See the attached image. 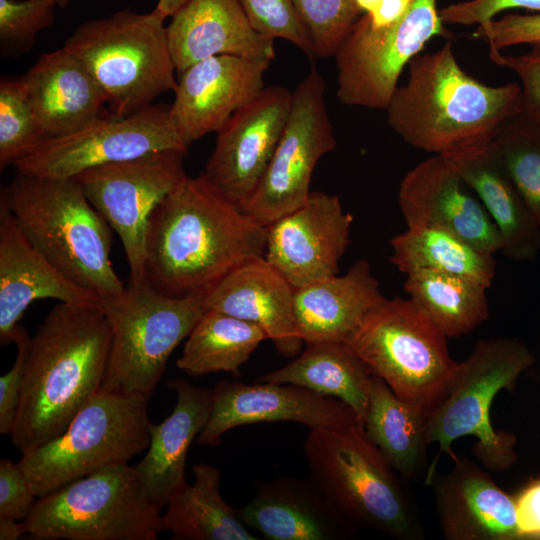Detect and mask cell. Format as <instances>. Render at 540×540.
I'll return each mask as SVG.
<instances>
[{"label": "cell", "mask_w": 540, "mask_h": 540, "mask_svg": "<svg viewBox=\"0 0 540 540\" xmlns=\"http://www.w3.org/2000/svg\"><path fill=\"white\" fill-rule=\"evenodd\" d=\"M266 237L267 227L202 173L186 176L151 214L144 278L167 296L207 294L242 262L264 256Z\"/></svg>", "instance_id": "obj_1"}, {"label": "cell", "mask_w": 540, "mask_h": 540, "mask_svg": "<svg viewBox=\"0 0 540 540\" xmlns=\"http://www.w3.org/2000/svg\"><path fill=\"white\" fill-rule=\"evenodd\" d=\"M112 341L96 304L59 302L30 338L10 436L21 453L55 439L101 388Z\"/></svg>", "instance_id": "obj_2"}, {"label": "cell", "mask_w": 540, "mask_h": 540, "mask_svg": "<svg viewBox=\"0 0 540 540\" xmlns=\"http://www.w3.org/2000/svg\"><path fill=\"white\" fill-rule=\"evenodd\" d=\"M386 109L388 125L407 144L434 154L492 138L507 120L523 113L521 86L486 85L459 65L450 40L408 64Z\"/></svg>", "instance_id": "obj_3"}, {"label": "cell", "mask_w": 540, "mask_h": 540, "mask_svg": "<svg viewBox=\"0 0 540 540\" xmlns=\"http://www.w3.org/2000/svg\"><path fill=\"white\" fill-rule=\"evenodd\" d=\"M0 200L32 245L72 282L100 298L125 288L111 263L112 228L76 178L17 172Z\"/></svg>", "instance_id": "obj_4"}, {"label": "cell", "mask_w": 540, "mask_h": 540, "mask_svg": "<svg viewBox=\"0 0 540 540\" xmlns=\"http://www.w3.org/2000/svg\"><path fill=\"white\" fill-rule=\"evenodd\" d=\"M303 452L310 479L355 526L398 540L424 539L422 519L407 481L361 423L310 429Z\"/></svg>", "instance_id": "obj_5"}, {"label": "cell", "mask_w": 540, "mask_h": 540, "mask_svg": "<svg viewBox=\"0 0 540 540\" xmlns=\"http://www.w3.org/2000/svg\"><path fill=\"white\" fill-rule=\"evenodd\" d=\"M534 363L528 346L516 338L480 340L459 362L447 394L427 417L429 444L439 446L425 477L427 485L435 475L439 455L445 453L455 462L458 457L452 445L465 436L476 437L472 453L488 471L502 472L516 463V437L493 428L490 409L496 395L501 390L512 391Z\"/></svg>", "instance_id": "obj_6"}, {"label": "cell", "mask_w": 540, "mask_h": 540, "mask_svg": "<svg viewBox=\"0 0 540 540\" xmlns=\"http://www.w3.org/2000/svg\"><path fill=\"white\" fill-rule=\"evenodd\" d=\"M165 19L157 9H123L82 23L66 39L63 47L89 70L112 114H133L176 89Z\"/></svg>", "instance_id": "obj_7"}, {"label": "cell", "mask_w": 540, "mask_h": 540, "mask_svg": "<svg viewBox=\"0 0 540 540\" xmlns=\"http://www.w3.org/2000/svg\"><path fill=\"white\" fill-rule=\"evenodd\" d=\"M447 337L410 298H385L344 342L400 399L427 417L447 394L459 362Z\"/></svg>", "instance_id": "obj_8"}, {"label": "cell", "mask_w": 540, "mask_h": 540, "mask_svg": "<svg viewBox=\"0 0 540 540\" xmlns=\"http://www.w3.org/2000/svg\"><path fill=\"white\" fill-rule=\"evenodd\" d=\"M205 296H167L143 280L101 298L112 341L100 391L150 399L170 356L206 310Z\"/></svg>", "instance_id": "obj_9"}, {"label": "cell", "mask_w": 540, "mask_h": 540, "mask_svg": "<svg viewBox=\"0 0 540 540\" xmlns=\"http://www.w3.org/2000/svg\"><path fill=\"white\" fill-rule=\"evenodd\" d=\"M161 509L135 466H105L37 498L23 521L37 540H156Z\"/></svg>", "instance_id": "obj_10"}, {"label": "cell", "mask_w": 540, "mask_h": 540, "mask_svg": "<svg viewBox=\"0 0 540 540\" xmlns=\"http://www.w3.org/2000/svg\"><path fill=\"white\" fill-rule=\"evenodd\" d=\"M148 401L141 394L99 391L61 435L23 452L17 464L36 498L147 449Z\"/></svg>", "instance_id": "obj_11"}, {"label": "cell", "mask_w": 540, "mask_h": 540, "mask_svg": "<svg viewBox=\"0 0 540 540\" xmlns=\"http://www.w3.org/2000/svg\"><path fill=\"white\" fill-rule=\"evenodd\" d=\"M435 36L450 38L436 0H412L391 25L376 28L358 19L335 54L337 97L345 105L386 110L409 62Z\"/></svg>", "instance_id": "obj_12"}, {"label": "cell", "mask_w": 540, "mask_h": 540, "mask_svg": "<svg viewBox=\"0 0 540 540\" xmlns=\"http://www.w3.org/2000/svg\"><path fill=\"white\" fill-rule=\"evenodd\" d=\"M325 91L324 78L313 65L292 92L282 136L259 184L242 207L263 226L306 202L318 161L336 148Z\"/></svg>", "instance_id": "obj_13"}, {"label": "cell", "mask_w": 540, "mask_h": 540, "mask_svg": "<svg viewBox=\"0 0 540 540\" xmlns=\"http://www.w3.org/2000/svg\"><path fill=\"white\" fill-rule=\"evenodd\" d=\"M187 152L165 150L90 168L76 177L87 198L118 234L131 282L144 278L149 219L156 206L187 176Z\"/></svg>", "instance_id": "obj_14"}, {"label": "cell", "mask_w": 540, "mask_h": 540, "mask_svg": "<svg viewBox=\"0 0 540 540\" xmlns=\"http://www.w3.org/2000/svg\"><path fill=\"white\" fill-rule=\"evenodd\" d=\"M169 108L152 104L127 116H103L74 133L46 138L14 166L21 173L74 178L93 167L154 152H187L172 124Z\"/></svg>", "instance_id": "obj_15"}, {"label": "cell", "mask_w": 540, "mask_h": 540, "mask_svg": "<svg viewBox=\"0 0 540 540\" xmlns=\"http://www.w3.org/2000/svg\"><path fill=\"white\" fill-rule=\"evenodd\" d=\"M292 92L264 87L216 132L204 177L241 209L259 184L285 128Z\"/></svg>", "instance_id": "obj_16"}, {"label": "cell", "mask_w": 540, "mask_h": 540, "mask_svg": "<svg viewBox=\"0 0 540 540\" xmlns=\"http://www.w3.org/2000/svg\"><path fill=\"white\" fill-rule=\"evenodd\" d=\"M352 222L338 196L311 192L303 205L267 226L264 258L293 288L337 275Z\"/></svg>", "instance_id": "obj_17"}, {"label": "cell", "mask_w": 540, "mask_h": 540, "mask_svg": "<svg viewBox=\"0 0 540 540\" xmlns=\"http://www.w3.org/2000/svg\"><path fill=\"white\" fill-rule=\"evenodd\" d=\"M280 421L300 423L309 429L359 422L353 409L343 401L301 386L221 381L213 388L211 414L196 441L217 446L232 428Z\"/></svg>", "instance_id": "obj_18"}, {"label": "cell", "mask_w": 540, "mask_h": 540, "mask_svg": "<svg viewBox=\"0 0 540 540\" xmlns=\"http://www.w3.org/2000/svg\"><path fill=\"white\" fill-rule=\"evenodd\" d=\"M270 63L218 55L180 73L169 115L183 144L189 148L203 136L217 132L236 110L258 95L265 87Z\"/></svg>", "instance_id": "obj_19"}, {"label": "cell", "mask_w": 540, "mask_h": 540, "mask_svg": "<svg viewBox=\"0 0 540 540\" xmlns=\"http://www.w3.org/2000/svg\"><path fill=\"white\" fill-rule=\"evenodd\" d=\"M468 188L445 156L434 154L420 162L399 186L398 203L407 227L443 228L481 251H500L492 218Z\"/></svg>", "instance_id": "obj_20"}, {"label": "cell", "mask_w": 540, "mask_h": 540, "mask_svg": "<svg viewBox=\"0 0 540 540\" xmlns=\"http://www.w3.org/2000/svg\"><path fill=\"white\" fill-rule=\"evenodd\" d=\"M429 485L446 540H521L514 496L474 461L458 457L449 472L435 474Z\"/></svg>", "instance_id": "obj_21"}, {"label": "cell", "mask_w": 540, "mask_h": 540, "mask_svg": "<svg viewBox=\"0 0 540 540\" xmlns=\"http://www.w3.org/2000/svg\"><path fill=\"white\" fill-rule=\"evenodd\" d=\"M96 304L101 298L72 282L27 239L0 200V343L12 335L28 306L38 299Z\"/></svg>", "instance_id": "obj_22"}, {"label": "cell", "mask_w": 540, "mask_h": 540, "mask_svg": "<svg viewBox=\"0 0 540 540\" xmlns=\"http://www.w3.org/2000/svg\"><path fill=\"white\" fill-rule=\"evenodd\" d=\"M492 138L441 155L453 165L492 218L503 255L515 261L534 260L540 253V224L512 181Z\"/></svg>", "instance_id": "obj_23"}, {"label": "cell", "mask_w": 540, "mask_h": 540, "mask_svg": "<svg viewBox=\"0 0 540 540\" xmlns=\"http://www.w3.org/2000/svg\"><path fill=\"white\" fill-rule=\"evenodd\" d=\"M237 513L248 528L269 540H340L355 534V525L310 478L284 476L260 482Z\"/></svg>", "instance_id": "obj_24"}, {"label": "cell", "mask_w": 540, "mask_h": 540, "mask_svg": "<svg viewBox=\"0 0 540 540\" xmlns=\"http://www.w3.org/2000/svg\"><path fill=\"white\" fill-rule=\"evenodd\" d=\"M166 26L176 72L218 55L275 58L274 39L252 26L238 0H188Z\"/></svg>", "instance_id": "obj_25"}, {"label": "cell", "mask_w": 540, "mask_h": 540, "mask_svg": "<svg viewBox=\"0 0 540 540\" xmlns=\"http://www.w3.org/2000/svg\"><path fill=\"white\" fill-rule=\"evenodd\" d=\"M205 308L259 326L276 349L296 356L304 343L294 317V288L264 256L253 257L229 272L205 296Z\"/></svg>", "instance_id": "obj_26"}, {"label": "cell", "mask_w": 540, "mask_h": 540, "mask_svg": "<svg viewBox=\"0 0 540 540\" xmlns=\"http://www.w3.org/2000/svg\"><path fill=\"white\" fill-rule=\"evenodd\" d=\"M21 79L46 138L74 133L105 116L102 89L64 47L41 54Z\"/></svg>", "instance_id": "obj_27"}, {"label": "cell", "mask_w": 540, "mask_h": 540, "mask_svg": "<svg viewBox=\"0 0 540 540\" xmlns=\"http://www.w3.org/2000/svg\"><path fill=\"white\" fill-rule=\"evenodd\" d=\"M167 386L176 392V406L164 421L151 423L148 451L135 465L149 499L160 509L188 485L187 453L205 427L213 404V389L183 379H169Z\"/></svg>", "instance_id": "obj_28"}, {"label": "cell", "mask_w": 540, "mask_h": 540, "mask_svg": "<svg viewBox=\"0 0 540 540\" xmlns=\"http://www.w3.org/2000/svg\"><path fill=\"white\" fill-rule=\"evenodd\" d=\"M385 297L368 261H356L341 276L294 288V317L305 344L345 342Z\"/></svg>", "instance_id": "obj_29"}, {"label": "cell", "mask_w": 540, "mask_h": 540, "mask_svg": "<svg viewBox=\"0 0 540 540\" xmlns=\"http://www.w3.org/2000/svg\"><path fill=\"white\" fill-rule=\"evenodd\" d=\"M256 381L293 384L346 403L363 424L373 373L343 342H314Z\"/></svg>", "instance_id": "obj_30"}, {"label": "cell", "mask_w": 540, "mask_h": 540, "mask_svg": "<svg viewBox=\"0 0 540 540\" xmlns=\"http://www.w3.org/2000/svg\"><path fill=\"white\" fill-rule=\"evenodd\" d=\"M363 427L396 472L406 481L427 474V416L400 399L373 374Z\"/></svg>", "instance_id": "obj_31"}, {"label": "cell", "mask_w": 540, "mask_h": 540, "mask_svg": "<svg viewBox=\"0 0 540 540\" xmlns=\"http://www.w3.org/2000/svg\"><path fill=\"white\" fill-rule=\"evenodd\" d=\"M194 482L175 494L162 515L163 531L175 540H257L237 509L222 498L220 471L207 463L192 466Z\"/></svg>", "instance_id": "obj_32"}, {"label": "cell", "mask_w": 540, "mask_h": 540, "mask_svg": "<svg viewBox=\"0 0 540 540\" xmlns=\"http://www.w3.org/2000/svg\"><path fill=\"white\" fill-rule=\"evenodd\" d=\"M390 262L409 274L434 271L460 275L489 287L495 277L493 254L481 251L458 235L439 227H407L391 241Z\"/></svg>", "instance_id": "obj_33"}, {"label": "cell", "mask_w": 540, "mask_h": 540, "mask_svg": "<svg viewBox=\"0 0 540 540\" xmlns=\"http://www.w3.org/2000/svg\"><path fill=\"white\" fill-rule=\"evenodd\" d=\"M266 339L259 326L206 309L188 335L176 365L192 377L219 371L240 377V367Z\"/></svg>", "instance_id": "obj_34"}, {"label": "cell", "mask_w": 540, "mask_h": 540, "mask_svg": "<svg viewBox=\"0 0 540 540\" xmlns=\"http://www.w3.org/2000/svg\"><path fill=\"white\" fill-rule=\"evenodd\" d=\"M409 298L447 337L466 335L489 318L487 286L474 279L434 271L406 274Z\"/></svg>", "instance_id": "obj_35"}, {"label": "cell", "mask_w": 540, "mask_h": 540, "mask_svg": "<svg viewBox=\"0 0 540 540\" xmlns=\"http://www.w3.org/2000/svg\"><path fill=\"white\" fill-rule=\"evenodd\" d=\"M492 140L512 181L540 224V125L520 114L503 123Z\"/></svg>", "instance_id": "obj_36"}, {"label": "cell", "mask_w": 540, "mask_h": 540, "mask_svg": "<svg viewBox=\"0 0 540 540\" xmlns=\"http://www.w3.org/2000/svg\"><path fill=\"white\" fill-rule=\"evenodd\" d=\"M40 121L22 79L0 82V168L31 153L45 140Z\"/></svg>", "instance_id": "obj_37"}, {"label": "cell", "mask_w": 540, "mask_h": 540, "mask_svg": "<svg viewBox=\"0 0 540 540\" xmlns=\"http://www.w3.org/2000/svg\"><path fill=\"white\" fill-rule=\"evenodd\" d=\"M319 58L335 56L362 11L355 0H293Z\"/></svg>", "instance_id": "obj_38"}, {"label": "cell", "mask_w": 540, "mask_h": 540, "mask_svg": "<svg viewBox=\"0 0 540 540\" xmlns=\"http://www.w3.org/2000/svg\"><path fill=\"white\" fill-rule=\"evenodd\" d=\"M53 0H0V43L10 56L28 51L36 35L52 25Z\"/></svg>", "instance_id": "obj_39"}, {"label": "cell", "mask_w": 540, "mask_h": 540, "mask_svg": "<svg viewBox=\"0 0 540 540\" xmlns=\"http://www.w3.org/2000/svg\"><path fill=\"white\" fill-rule=\"evenodd\" d=\"M252 26L260 34L295 45L309 58L315 57L309 35L293 0H238Z\"/></svg>", "instance_id": "obj_40"}, {"label": "cell", "mask_w": 540, "mask_h": 540, "mask_svg": "<svg viewBox=\"0 0 540 540\" xmlns=\"http://www.w3.org/2000/svg\"><path fill=\"white\" fill-rule=\"evenodd\" d=\"M521 55H502L489 49V58L500 67L514 71L521 81L523 115L540 125V41L530 44Z\"/></svg>", "instance_id": "obj_41"}, {"label": "cell", "mask_w": 540, "mask_h": 540, "mask_svg": "<svg viewBox=\"0 0 540 540\" xmlns=\"http://www.w3.org/2000/svg\"><path fill=\"white\" fill-rule=\"evenodd\" d=\"M472 36L487 41L489 49L497 51L517 44H532L540 41V13L506 14L478 25Z\"/></svg>", "instance_id": "obj_42"}, {"label": "cell", "mask_w": 540, "mask_h": 540, "mask_svg": "<svg viewBox=\"0 0 540 540\" xmlns=\"http://www.w3.org/2000/svg\"><path fill=\"white\" fill-rule=\"evenodd\" d=\"M30 338L26 329L18 324L12 335V342L17 346L16 360L12 368L0 377L1 434H10L15 422Z\"/></svg>", "instance_id": "obj_43"}, {"label": "cell", "mask_w": 540, "mask_h": 540, "mask_svg": "<svg viewBox=\"0 0 540 540\" xmlns=\"http://www.w3.org/2000/svg\"><path fill=\"white\" fill-rule=\"evenodd\" d=\"M35 494L17 463L0 461V517L24 521L35 503Z\"/></svg>", "instance_id": "obj_44"}, {"label": "cell", "mask_w": 540, "mask_h": 540, "mask_svg": "<svg viewBox=\"0 0 540 540\" xmlns=\"http://www.w3.org/2000/svg\"><path fill=\"white\" fill-rule=\"evenodd\" d=\"M510 8L540 13V0H469L440 9L439 16L442 22L447 24L480 25Z\"/></svg>", "instance_id": "obj_45"}, {"label": "cell", "mask_w": 540, "mask_h": 540, "mask_svg": "<svg viewBox=\"0 0 540 540\" xmlns=\"http://www.w3.org/2000/svg\"><path fill=\"white\" fill-rule=\"evenodd\" d=\"M521 539H540V475L530 479L514 496Z\"/></svg>", "instance_id": "obj_46"}, {"label": "cell", "mask_w": 540, "mask_h": 540, "mask_svg": "<svg viewBox=\"0 0 540 540\" xmlns=\"http://www.w3.org/2000/svg\"><path fill=\"white\" fill-rule=\"evenodd\" d=\"M412 0H381L377 8L367 14L372 26L386 27L398 20L407 10Z\"/></svg>", "instance_id": "obj_47"}, {"label": "cell", "mask_w": 540, "mask_h": 540, "mask_svg": "<svg viewBox=\"0 0 540 540\" xmlns=\"http://www.w3.org/2000/svg\"><path fill=\"white\" fill-rule=\"evenodd\" d=\"M25 534L23 521L0 517V540H16Z\"/></svg>", "instance_id": "obj_48"}, {"label": "cell", "mask_w": 540, "mask_h": 540, "mask_svg": "<svg viewBox=\"0 0 540 540\" xmlns=\"http://www.w3.org/2000/svg\"><path fill=\"white\" fill-rule=\"evenodd\" d=\"M188 0H158L155 7L164 17L173 16Z\"/></svg>", "instance_id": "obj_49"}, {"label": "cell", "mask_w": 540, "mask_h": 540, "mask_svg": "<svg viewBox=\"0 0 540 540\" xmlns=\"http://www.w3.org/2000/svg\"><path fill=\"white\" fill-rule=\"evenodd\" d=\"M362 13L371 14L381 0H355Z\"/></svg>", "instance_id": "obj_50"}, {"label": "cell", "mask_w": 540, "mask_h": 540, "mask_svg": "<svg viewBox=\"0 0 540 540\" xmlns=\"http://www.w3.org/2000/svg\"><path fill=\"white\" fill-rule=\"evenodd\" d=\"M53 1L56 3V5H57L58 7L63 8V7H65V6H67V5H68L71 1H73V0H53Z\"/></svg>", "instance_id": "obj_51"}]
</instances>
